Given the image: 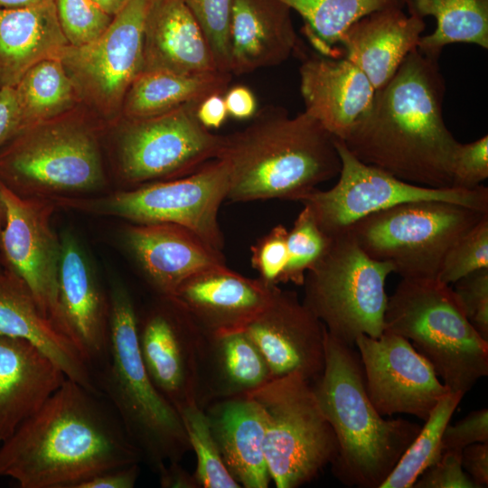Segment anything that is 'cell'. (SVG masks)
I'll list each match as a JSON object with an SVG mask.
<instances>
[{
    "label": "cell",
    "mask_w": 488,
    "mask_h": 488,
    "mask_svg": "<svg viewBox=\"0 0 488 488\" xmlns=\"http://www.w3.org/2000/svg\"><path fill=\"white\" fill-rule=\"evenodd\" d=\"M19 127L18 108L14 88L0 89V149Z\"/></svg>",
    "instance_id": "cell-49"
},
{
    "label": "cell",
    "mask_w": 488,
    "mask_h": 488,
    "mask_svg": "<svg viewBox=\"0 0 488 488\" xmlns=\"http://www.w3.org/2000/svg\"><path fill=\"white\" fill-rule=\"evenodd\" d=\"M14 89L19 116L17 132L68 114L80 102L58 58L33 65Z\"/></svg>",
    "instance_id": "cell-33"
},
{
    "label": "cell",
    "mask_w": 488,
    "mask_h": 488,
    "mask_svg": "<svg viewBox=\"0 0 488 488\" xmlns=\"http://www.w3.org/2000/svg\"><path fill=\"white\" fill-rule=\"evenodd\" d=\"M67 45L54 0L0 9V89L14 88L33 65L57 58Z\"/></svg>",
    "instance_id": "cell-30"
},
{
    "label": "cell",
    "mask_w": 488,
    "mask_h": 488,
    "mask_svg": "<svg viewBox=\"0 0 488 488\" xmlns=\"http://www.w3.org/2000/svg\"><path fill=\"white\" fill-rule=\"evenodd\" d=\"M54 3L61 31L71 46L93 42L113 19L91 0H54Z\"/></svg>",
    "instance_id": "cell-40"
},
{
    "label": "cell",
    "mask_w": 488,
    "mask_h": 488,
    "mask_svg": "<svg viewBox=\"0 0 488 488\" xmlns=\"http://www.w3.org/2000/svg\"><path fill=\"white\" fill-rule=\"evenodd\" d=\"M197 465L193 475L200 488H239L228 471L211 432L205 409L198 403L176 408Z\"/></svg>",
    "instance_id": "cell-36"
},
{
    "label": "cell",
    "mask_w": 488,
    "mask_h": 488,
    "mask_svg": "<svg viewBox=\"0 0 488 488\" xmlns=\"http://www.w3.org/2000/svg\"><path fill=\"white\" fill-rule=\"evenodd\" d=\"M482 268H488V214L448 249L436 279L450 285Z\"/></svg>",
    "instance_id": "cell-38"
},
{
    "label": "cell",
    "mask_w": 488,
    "mask_h": 488,
    "mask_svg": "<svg viewBox=\"0 0 488 488\" xmlns=\"http://www.w3.org/2000/svg\"><path fill=\"white\" fill-rule=\"evenodd\" d=\"M486 214L442 201L409 202L363 217L347 230L401 278H436L448 249Z\"/></svg>",
    "instance_id": "cell-9"
},
{
    "label": "cell",
    "mask_w": 488,
    "mask_h": 488,
    "mask_svg": "<svg viewBox=\"0 0 488 488\" xmlns=\"http://www.w3.org/2000/svg\"><path fill=\"white\" fill-rule=\"evenodd\" d=\"M228 115L239 120L252 118L257 113V100L252 90L243 85H236L223 95Z\"/></svg>",
    "instance_id": "cell-48"
},
{
    "label": "cell",
    "mask_w": 488,
    "mask_h": 488,
    "mask_svg": "<svg viewBox=\"0 0 488 488\" xmlns=\"http://www.w3.org/2000/svg\"><path fill=\"white\" fill-rule=\"evenodd\" d=\"M97 383L143 460L156 473L169 462H180L191 449L177 410L145 369L138 346L137 314L120 284L114 286L109 296L108 352Z\"/></svg>",
    "instance_id": "cell-5"
},
{
    "label": "cell",
    "mask_w": 488,
    "mask_h": 488,
    "mask_svg": "<svg viewBox=\"0 0 488 488\" xmlns=\"http://www.w3.org/2000/svg\"><path fill=\"white\" fill-rule=\"evenodd\" d=\"M150 0H128L107 30L59 53L80 102L104 120L121 116L125 96L143 71V32Z\"/></svg>",
    "instance_id": "cell-14"
},
{
    "label": "cell",
    "mask_w": 488,
    "mask_h": 488,
    "mask_svg": "<svg viewBox=\"0 0 488 488\" xmlns=\"http://www.w3.org/2000/svg\"><path fill=\"white\" fill-rule=\"evenodd\" d=\"M105 13L115 16L127 4L128 0H91Z\"/></svg>",
    "instance_id": "cell-52"
},
{
    "label": "cell",
    "mask_w": 488,
    "mask_h": 488,
    "mask_svg": "<svg viewBox=\"0 0 488 488\" xmlns=\"http://www.w3.org/2000/svg\"><path fill=\"white\" fill-rule=\"evenodd\" d=\"M322 258L305 273L304 305L329 334L354 346L361 334L384 332L390 263L369 257L348 230L331 238Z\"/></svg>",
    "instance_id": "cell-7"
},
{
    "label": "cell",
    "mask_w": 488,
    "mask_h": 488,
    "mask_svg": "<svg viewBox=\"0 0 488 488\" xmlns=\"http://www.w3.org/2000/svg\"><path fill=\"white\" fill-rule=\"evenodd\" d=\"M409 13L420 18L432 15L436 30L421 36L418 49L437 59L451 43L465 42L488 48V0H404Z\"/></svg>",
    "instance_id": "cell-32"
},
{
    "label": "cell",
    "mask_w": 488,
    "mask_h": 488,
    "mask_svg": "<svg viewBox=\"0 0 488 488\" xmlns=\"http://www.w3.org/2000/svg\"><path fill=\"white\" fill-rule=\"evenodd\" d=\"M230 80V73L221 70L195 74L142 71L125 96L121 116L142 118L199 103L211 94H224Z\"/></svg>",
    "instance_id": "cell-31"
},
{
    "label": "cell",
    "mask_w": 488,
    "mask_h": 488,
    "mask_svg": "<svg viewBox=\"0 0 488 488\" xmlns=\"http://www.w3.org/2000/svg\"><path fill=\"white\" fill-rule=\"evenodd\" d=\"M157 474L163 488H200L193 474L186 471L180 462L165 464Z\"/></svg>",
    "instance_id": "cell-51"
},
{
    "label": "cell",
    "mask_w": 488,
    "mask_h": 488,
    "mask_svg": "<svg viewBox=\"0 0 488 488\" xmlns=\"http://www.w3.org/2000/svg\"><path fill=\"white\" fill-rule=\"evenodd\" d=\"M415 488H476L462 465V451L444 450L440 458L418 478Z\"/></svg>",
    "instance_id": "cell-44"
},
{
    "label": "cell",
    "mask_w": 488,
    "mask_h": 488,
    "mask_svg": "<svg viewBox=\"0 0 488 488\" xmlns=\"http://www.w3.org/2000/svg\"><path fill=\"white\" fill-rule=\"evenodd\" d=\"M103 181L95 130L69 113L20 130L0 149V183L23 196L88 191Z\"/></svg>",
    "instance_id": "cell-8"
},
{
    "label": "cell",
    "mask_w": 488,
    "mask_h": 488,
    "mask_svg": "<svg viewBox=\"0 0 488 488\" xmlns=\"http://www.w3.org/2000/svg\"><path fill=\"white\" fill-rule=\"evenodd\" d=\"M227 267L199 271L172 296L206 335L241 331L269 304L275 287Z\"/></svg>",
    "instance_id": "cell-19"
},
{
    "label": "cell",
    "mask_w": 488,
    "mask_h": 488,
    "mask_svg": "<svg viewBox=\"0 0 488 488\" xmlns=\"http://www.w3.org/2000/svg\"><path fill=\"white\" fill-rule=\"evenodd\" d=\"M231 476L245 488H267L271 480L264 452L265 418L250 396L217 400L205 408Z\"/></svg>",
    "instance_id": "cell-28"
},
{
    "label": "cell",
    "mask_w": 488,
    "mask_h": 488,
    "mask_svg": "<svg viewBox=\"0 0 488 488\" xmlns=\"http://www.w3.org/2000/svg\"><path fill=\"white\" fill-rule=\"evenodd\" d=\"M67 377L27 340L0 335V445Z\"/></svg>",
    "instance_id": "cell-25"
},
{
    "label": "cell",
    "mask_w": 488,
    "mask_h": 488,
    "mask_svg": "<svg viewBox=\"0 0 488 488\" xmlns=\"http://www.w3.org/2000/svg\"><path fill=\"white\" fill-rule=\"evenodd\" d=\"M50 0H0V9L27 7Z\"/></svg>",
    "instance_id": "cell-53"
},
{
    "label": "cell",
    "mask_w": 488,
    "mask_h": 488,
    "mask_svg": "<svg viewBox=\"0 0 488 488\" xmlns=\"http://www.w3.org/2000/svg\"><path fill=\"white\" fill-rule=\"evenodd\" d=\"M464 396L451 391L440 399L380 488H411L440 458L444 430Z\"/></svg>",
    "instance_id": "cell-35"
},
{
    "label": "cell",
    "mask_w": 488,
    "mask_h": 488,
    "mask_svg": "<svg viewBox=\"0 0 488 488\" xmlns=\"http://www.w3.org/2000/svg\"><path fill=\"white\" fill-rule=\"evenodd\" d=\"M353 347L326 330L324 370L312 386L337 440L333 475L348 487L380 488L421 427L376 410Z\"/></svg>",
    "instance_id": "cell-4"
},
{
    "label": "cell",
    "mask_w": 488,
    "mask_h": 488,
    "mask_svg": "<svg viewBox=\"0 0 488 488\" xmlns=\"http://www.w3.org/2000/svg\"><path fill=\"white\" fill-rule=\"evenodd\" d=\"M384 332L408 340L452 392L465 395L488 375V341L466 318L453 288L436 278H401L388 297Z\"/></svg>",
    "instance_id": "cell-6"
},
{
    "label": "cell",
    "mask_w": 488,
    "mask_h": 488,
    "mask_svg": "<svg viewBox=\"0 0 488 488\" xmlns=\"http://www.w3.org/2000/svg\"><path fill=\"white\" fill-rule=\"evenodd\" d=\"M424 30L423 19L405 14L401 6L378 10L345 31L339 42L343 46L341 56L357 66L377 90L418 47Z\"/></svg>",
    "instance_id": "cell-24"
},
{
    "label": "cell",
    "mask_w": 488,
    "mask_h": 488,
    "mask_svg": "<svg viewBox=\"0 0 488 488\" xmlns=\"http://www.w3.org/2000/svg\"><path fill=\"white\" fill-rule=\"evenodd\" d=\"M453 285V291L466 318L488 341V268L474 271Z\"/></svg>",
    "instance_id": "cell-42"
},
{
    "label": "cell",
    "mask_w": 488,
    "mask_h": 488,
    "mask_svg": "<svg viewBox=\"0 0 488 488\" xmlns=\"http://www.w3.org/2000/svg\"><path fill=\"white\" fill-rule=\"evenodd\" d=\"M126 243L160 296L172 297L192 275L226 265L219 251L191 230L172 223H130Z\"/></svg>",
    "instance_id": "cell-21"
},
{
    "label": "cell",
    "mask_w": 488,
    "mask_h": 488,
    "mask_svg": "<svg viewBox=\"0 0 488 488\" xmlns=\"http://www.w3.org/2000/svg\"><path fill=\"white\" fill-rule=\"evenodd\" d=\"M229 187L227 163L216 158L188 175L117 192L83 207L131 223L179 225L222 252L224 237L218 215Z\"/></svg>",
    "instance_id": "cell-13"
},
{
    "label": "cell",
    "mask_w": 488,
    "mask_h": 488,
    "mask_svg": "<svg viewBox=\"0 0 488 488\" xmlns=\"http://www.w3.org/2000/svg\"><path fill=\"white\" fill-rule=\"evenodd\" d=\"M437 61L418 47L410 52L342 141L364 164L414 184L446 188L452 187L459 142L444 121Z\"/></svg>",
    "instance_id": "cell-2"
},
{
    "label": "cell",
    "mask_w": 488,
    "mask_h": 488,
    "mask_svg": "<svg viewBox=\"0 0 488 488\" xmlns=\"http://www.w3.org/2000/svg\"><path fill=\"white\" fill-rule=\"evenodd\" d=\"M4 217H5V211H4V205L0 197V234L4 224Z\"/></svg>",
    "instance_id": "cell-54"
},
{
    "label": "cell",
    "mask_w": 488,
    "mask_h": 488,
    "mask_svg": "<svg viewBox=\"0 0 488 488\" xmlns=\"http://www.w3.org/2000/svg\"><path fill=\"white\" fill-rule=\"evenodd\" d=\"M204 336L173 297L160 296L158 305L142 320L137 316L138 346L145 369L175 409L198 403Z\"/></svg>",
    "instance_id": "cell-17"
},
{
    "label": "cell",
    "mask_w": 488,
    "mask_h": 488,
    "mask_svg": "<svg viewBox=\"0 0 488 488\" xmlns=\"http://www.w3.org/2000/svg\"><path fill=\"white\" fill-rule=\"evenodd\" d=\"M199 103L156 116L124 118L117 137V166L127 183L140 186L183 177L220 156L225 136L213 134L199 122Z\"/></svg>",
    "instance_id": "cell-12"
},
{
    "label": "cell",
    "mask_w": 488,
    "mask_h": 488,
    "mask_svg": "<svg viewBox=\"0 0 488 488\" xmlns=\"http://www.w3.org/2000/svg\"><path fill=\"white\" fill-rule=\"evenodd\" d=\"M271 380L268 366L248 334L204 336L199 368V405L246 396Z\"/></svg>",
    "instance_id": "cell-29"
},
{
    "label": "cell",
    "mask_w": 488,
    "mask_h": 488,
    "mask_svg": "<svg viewBox=\"0 0 488 488\" xmlns=\"http://www.w3.org/2000/svg\"><path fill=\"white\" fill-rule=\"evenodd\" d=\"M0 335L29 341L65 376L98 392L93 366L80 347L50 321L24 282L0 257Z\"/></svg>",
    "instance_id": "cell-22"
},
{
    "label": "cell",
    "mask_w": 488,
    "mask_h": 488,
    "mask_svg": "<svg viewBox=\"0 0 488 488\" xmlns=\"http://www.w3.org/2000/svg\"><path fill=\"white\" fill-rule=\"evenodd\" d=\"M331 239L320 229L309 209L303 206L288 230V258L281 283L303 286L305 273L325 253Z\"/></svg>",
    "instance_id": "cell-37"
},
{
    "label": "cell",
    "mask_w": 488,
    "mask_h": 488,
    "mask_svg": "<svg viewBox=\"0 0 488 488\" xmlns=\"http://www.w3.org/2000/svg\"><path fill=\"white\" fill-rule=\"evenodd\" d=\"M60 240L61 306L71 337L93 366L99 360H105L108 352L109 299L77 239L66 231Z\"/></svg>",
    "instance_id": "cell-23"
},
{
    "label": "cell",
    "mask_w": 488,
    "mask_h": 488,
    "mask_svg": "<svg viewBox=\"0 0 488 488\" xmlns=\"http://www.w3.org/2000/svg\"><path fill=\"white\" fill-rule=\"evenodd\" d=\"M475 443H488V409L470 412L455 425H447L442 436L444 450L462 451Z\"/></svg>",
    "instance_id": "cell-45"
},
{
    "label": "cell",
    "mask_w": 488,
    "mask_h": 488,
    "mask_svg": "<svg viewBox=\"0 0 488 488\" xmlns=\"http://www.w3.org/2000/svg\"><path fill=\"white\" fill-rule=\"evenodd\" d=\"M244 129L225 136L218 158L228 165L227 201L280 199L298 202L339 175L335 137L306 112L279 108L256 113Z\"/></svg>",
    "instance_id": "cell-3"
},
{
    "label": "cell",
    "mask_w": 488,
    "mask_h": 488,
    "mask_svg": "<svg viewBox=\"0 0 488 488\" xmlns=\"http://www.w3.org/2000/svg\"><path fill=\"white\" fill-rule=\"evenodd\" d=\"M341 158L337 183L325 191L315 188L298 200L309 209L320 229L330 238L370 214L398 204L442 201L488 211V188H433L414 184L357 159L335 138Z\"/></svg>",
    "instance_id": "cell-11"
},
{
    "label": "cell",
    "mask_w": 488,
    "mask_h": 488,
    "mask_svg": "<svg viewBox=\"0 0 488 488\" xmlns=\"http://www.w3.org/2000/svg\"><path fill=\"white\" fill-rule=\"evenodd\" d=\"M183 1L204 34L218 70L230 73V38L233 0Z\"/></svg>",
    "instance_id": "cell-39"
},
{
    "label": "cell",
    "mask_w": 488,
    "mask_h": 488,
    "mask_svg": "<svg viewBox=\"0 0 488 488\" xmlns=\"http://www.w3.org/2000/svg\"><path fill=\"white\" fill-rule=\"evenodd\" d=\"M488 178V136L459 143L453 157L452 187L474 189Z\"/></svg>",
    "instance_id": "cell-43"
},
{
    "label": "cell",
    "mask_w": 488,
    "mask_h": 488,
    "mask_svg": "<svg viewBox=\"0 0 488 488\" xmlns=\"http://www.w3.org/2000/svg\"><path fill=\"white\" fill-rule=\"evenodd\" d=\"M230 41L231 74L284 62L297 47L290 9L277 0H233Z\"/></svg>",
    "instance_id": "cell-27"
},
{
    "label": "cell",
    "mask_w": 488,
    "mask_h": 488,
    "mask_svg": "<svg viewBox=\"0 0 488 488\" xmlns=\"http://www.w3.org/2000/svg\"><path fill=\"white\" fill-rule=\"evenodd\" d=\"M299 72L305 112L343 140L371 108L376 92L371 82L343 56L306 58Z\"/></svg>",
    "instance_id": "cell-20"
},
{
    "label": "cell",
    "mask_w": 488,
    "mask_h": 488,
    "mask_svg": "<svg viewBox=\"0 0 488 488\" xmlns=\"http://www.w3.org/2000/svg\"><path fill=\"white\" fill-rule=\"evenodd\" d=\"M288 230L282 224L272 228L251 246V266L264 283L278 286L287 264Z\"/></svg>",
    "instance_id": "cell-41"
},
{
    "label": "cell",
    "mask_w": 488,
    "mask_h": 488,
    "mask_svg": "<svg viewBox=\"0 0 488 488\" xmlns=\"http://www.w3.org/2000/svg\"><path fill=\"white\" fill-rule=\"evenodd\" d=\"M305 20V32L322 55L339 57L335 47L345 31L361 17L404 0H277Z\"/></svg>",
    "instance_id": "cell-34"
},
{
    "label": "cell",
    "mask_w": 488,
    "mask_h": 488,
    "mask_svg": "<svg viewBox=\"0 0 488 488\" xmlns=\"http://www.w3.org/2000/svg\"><path fill=\"white\" fill-rule=\"evenodd\" d=\"M140 473L139 463L101 472L73 488H133Z\"/></svg>",
    "instance_id": "cell-46"
},
{
    "label": "cell",
    "mask_w": 488,
    "mask_h": 488,
    "mask_svg": "<svg viewBox=\"0 0 488 488\" xmlns=\"http://www.w3.org/2000/svg\"><path fill=\"white\" fill-rule=\"evenodd\" d=\"M249 396L264 413V452L276 487H300L333 462L337 440L311 381L291 373L271 379Z\"/></svg>",
    "instance_id": "cell-10"
},
{
    "label": "cell",
    "mask_w": 488,
    "mask_h": 488,
    "mask_svg": "<svg viewBox=\"0 0 488 488\" xmlns=\"http://www.w3.org/2000/svg\"><path fill=\"white\" fill-rule=\"evenodd\" d=\"M0 197L2 260L24 282L44 315L73 340L60 302L61 240L51 224L54 205L47 198L20 195L2 183Z\"/></svg>",
    "instance_id": "cell-15"
},
{
    "label": "cell",
    "mask_w": 488,
    "mask_h": 488,
    "mask_svg": "<svg viewBox=\"0 0 488 488\" xmlns=\"http://www.w3.org/2000/svg\"><path fill=\"white\" fill-rule=\"evenodd\" d=\"M99 394L66 378L0 445V477L21 488H73L101 472L143 461Z\"/></svg>",
    "instance_id": "cell-1"
},
{
    "label": "cell",
    "mask_w": 488,
    "mask_h": 488,
    "mask_svg": "<svg viewBox=\"0 0 488 488\" xmlns=\"http://www.w3.org/2000/svg\"><path fill=\"white\" fill-rule=\"evenodd\" d=\"M244 332L265 359L271 379L299 373L313 382L322 374L326 328L296 292L277 286L269 304Z\"/></svg>",
    "instance_id": "cell-18"
},
{
    "label": "cell",
    "mask_w": 488,
    "mask_h": 488,
    "mask_svg": "<svg viewBox=\"0 0 488 488\" xmlns=\"http://www.w3.org/2000/svg\"><path fill=\"white\" fill-rule=\"evenodd\" d=\"M462 465L476 488L488 486V443H475L462 450Z\"/></svg>",
    "instance_id": "cell-47"
},
{
    "label": "cell",
    "mask_w": 488,
    "mask_h": 488,
    "mask_svg": "<svg viewBox=\"0 0 488 488\" xmlns=\"http://www.w3.org/2000/svg\"><path fill=\"white\" fill-rule=\"evenodd\" d=\"M362 364L368 397L383 417L414 416L424 421L450 389L406 338L383 332L359 335L354 343Z\"/></svg>",
    "instance_id": "cell-16"
},
{
    "label": "cell",
    "mask_w": 488,
    "mask_h": 488,
    "mask_svg": "<svg viewBox=\"0 0 488 488\" xmlns=\"http://www.w3.org/2000/svg\"><path fill=\"white\" fill-rule=\"evenodd\" d=\"M223 95L211 94L204 98L197 107V118L209 130L219 128L227 118L228 112Z\"/></svg>",
    "instance_id": "cell-50"
},
{
    "label": "cell",
    "mask_w": 488,
    "mask_h": 488,
    "mask_svg": "<svg viewBox=\"0 0 488 488\" xmlns=\"http://www.w3.org/2000/svg\"><path fill=\"white\" fill-rule=\"evenodd\" d=\"M219 70L209 43L183 0H150L143 32V71Z\"/></svg>",
    "instance_id": "cell-26"
}]
</instances>
